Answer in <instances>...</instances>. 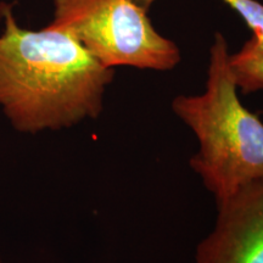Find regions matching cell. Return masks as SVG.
I'll use <instances>...</instances> for the list:
<instances>
[{
    "label": "cell",
    "instance_id": "1",
    "mask_svg": "<svg viewBox=\"0 0 263 263\" xmlns=\"http://www.w3.org/2000/svg\"><path fill=\"white\" fill-rule=\"evenodd\" d=\"M0 110L16 132L67 129L100 116L114 68L65 29L24 28L8 3H0Z\"/></svg>",
    "mask_w": 263,
    "mask_h": 263
},
{
    "label": "cell",
    "instance_id": "2",
    "mask_svg": "<svg viewBox=\"0 0 263 263\" xmlns=\"http://www.w3.org/2000/svg\"><path fill=\"white\" fill-rule=\"evenodd\" d=\"M229 55L224 35L216 33L205 89L172 101L173 112L199 143L190 167L217 203L249 184L263 182V123L240 101Z\"/></svg>",
    "mask_w": 263,
    "mask_h": 263
},
{
    "label": "cell",
    "instance_id": "3",
    "mask_svg": "<svg viewBox=\"0 0 263 263\" xmlns=\"http://www.w3.org/2000/svg\"><path fill=\"white\" fill-rule=\"evenodd\" d=\"M136 0H54L51 25L65 29L107 68L170 71L180 50L156 31Z\"/></svg>",
    "mask_w": 263,
    "mask_h": 263
},
{
    "label": "cell",
    "instance_id": "4",
    "mask_svg": "<svg viewBox=\"0 0 263 263\" xmlns=\"http://www.w3.org/2000/svg\"><path fill=\"white\" fill-rule=\"evenodd\" d=\"M216 224L196 248L195 263H263V182L217 203Z\"/></svg>",
    "mask_w": 263,
    "mask_h": 263
},
{
    "label": "cell",
    "instance_id": "5",
    "mask_svg": "<svg viewBox=\"0 0 263 263\" xmlns=\"http://www.w3.org/2000/svg\"><path fill=\"white\" fill-rule=\"evenodd\" d=\"M229 66L239 90H263V37L252 35L238 52L230 54Z\"/></svg>",
    "mask_w": 263,
    "mask_h": 263
},
{
    "label": "cell",
    "instance_id": "6",
    "mask_svg": "<svg viewBox=\"0 0 263 263\" xmlns=\"http://www.w3.org/2000/svg\"><path fill=\"white\" fill-rule=\"evenodd\" d=\"M141 6L149 9L156 0H136ZM241 16L254 35L263 37V5L256 0H223Z\"/></svg>",
    "mask_w": 263,
    "mask_h": 263
},
{
    "label": "cell",
    "instance_id": "7",
    "mask_svg": "<svg viewBox=\"0 0 263 263\" xmlns=\"http://www.w3.org/2000/svg\"><path fill=\"white\" fill-rule=\"evenodd\" d=\"M0 263H4V262H3V259H2V256H0Z\"/></svg>",
    "mask_w": 263,
    "mask_h": 263
}]
</instances>
